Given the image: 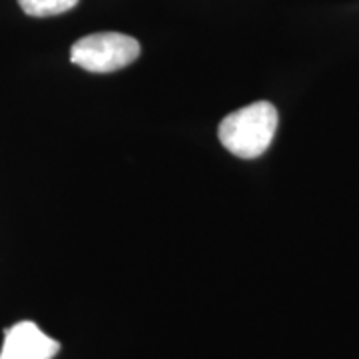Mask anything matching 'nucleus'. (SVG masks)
<instances>
[{"label": "nucleus", "instance_id": "nucleus-1", "mask_svg": "<svg viewBox=\"0 0 359 359\" xmlns=\"http://www.w3.org/2000/svg\"><path fill=\"white\" fill-rule=\"evenodd\" d=\"M276 130V106L269 102H254L226 116L219 122L218 138L228 152L244 160H252L268 150Z\"/></svg>", "mask_w": 359, "mask_h": 359}, {"label": "nucleus", "instance_id": "nucleus-2", "mask_svg": "<svg viewBox=\"0 0 359 359\" xmlns=\"http://www.w3.org/2000/svg\"><path fill=\"white\" fill-rule=\"evenodd\" d=\"M140 56V42L120 32H96L76 40L70 48L72 65L88 72L108 74L130 66Z\"/></svg>", "mask_w": 359, "mask_h": 359}, {"label": "nucleus", "instance_id": "nucleus-3", "mask_svg": "<svg viewBox=\"0 0 359 359\" xmlns=\"http://www.w3.org/2000/svg\"><path fill=\"white\" fill-rule=\"evenodd\" d=\"M60 344L40 330L34 321H20L4 332L0 359H52Z\"/></svg>", "mask_w": 359, "mask_h": 359}, {"label": "nucleus", "instance_id": "nucleus-4", "mask_svg": "<svg viewBox=\"0 0 359 359\" xmlns=\"http://www.w3.org/2000/svg\"><path fill=\"white\" fill-rule=\"evenodd\" d=\"M18 4L28 16L46 18V16H56L72 11L78 0H18Z\"/></svg>", "mask_w": 359, "mask_h": 359}]
</instances>
